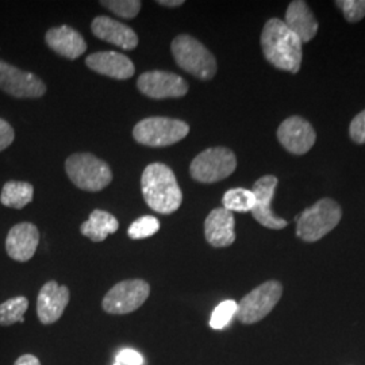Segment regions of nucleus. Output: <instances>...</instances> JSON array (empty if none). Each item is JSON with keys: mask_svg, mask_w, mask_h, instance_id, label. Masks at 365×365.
I'll return each instance as SVG.
<instances>
[{"mask_svg": "<svg viewBox=\"0 0 365 365\" xmlns=\"http://www.w3.org/2000/svg\"><path fill=\"white\" fill-rule=\"evenodd\" d=\"M261 46L265 58L277 69L297 73L302 66V41L284 24L272 18L262 29Z\"/></svg>", "mask_w": 365, "mask_h": 365, "instance_id": "f257e3e1", "label": "nucleus"}, {"mask_svg": "<svg viewBox=\"0 0 365 365\" xmlns=\"http://www.w3.org/2000/svg\"><path fill=\"white\" fill-rule=\"evenodd\" d=\"M141 187L146 205L160 214H172L182 206V194L173 170L161 163L144 170Z\"/></svg>", "mask_w": 365, "mask_h": 365, "instance_id": "f03ea898", "label": "nucleus"}, {"mask_svg": "<svg viewBox=\"0 0 365 365\" xmlns=\"http://www.w3.org/2000/svg\"><path fill=\"white\" fill-rule=\"evenodd\" d=\"M176 64L200 80H211L217 73V60L197 39L182 34L170 45Z\"/></svg>", "mask_w": 365, "mask_h": 365, "instance_id": "7ed1b4c3", "label": "nucleus"}, {"mask_svg": "<svg viewBox=\"0 0 365 365\" xmlns=\"http://www.w3.org/2000/svg\"><path fill=\"white\" fill-rule=\"evenodd\" d=\"M342 211L333 199H321L297 217V235L306 242H315L330 233L341 221Z\"/></svg>", "mask_w": 365, "mask_h": 365, "instance_id": "20e7f679", "label": "nucleus"}, {"mask_svg": "<svg viewBox=\"0 0 365 365\" xmlns=\"http://www.w3.org/2000/svg\"><path fill=\"white\" fill-rule=\"evenodd\" d=\"M68 178L80 190L98 192L113 180V172L103 160L91 153H75L66 161Z\"/></svg>", "mask_w": 365, "mask_h": 365, "instance_id": "39448f33", "label": "nucleus"}, {"mask_svg": "<svg viewBox=\"0 0 365 365\" xmlns=\"http://www.w3.org/2000/svg\"><path fill=\"white\" fill-rule=\"evenodd\" d=\"M190 126L180 119L165 117L145 118L133 129V137L138 144L163 148L184 140Z\"/></svg>", "mask_w": 365, "mask_h": 365, "instance_id": "423d86ee", "label": "nucleus"}, {"mask_svg": "<svg viewBox=\"0 0 365 365\" xmlns=\"http://www.w3.org/2000/svg\"><path fill=\"white\" fill-rule=\"evenodd\" d=\"M237 168L235 155L227 148H210L192 160L190 172L199 182H221L229 178Z\"/></svg>", "mask_w": 365, "mask_h": 365, "instance_id": "0eeeda50", "label": "nucleus"}, {"mask_svg": "<svg viewBox=\"0 0 365 365\" xmlns=\"http://www.w3.org/2000/svg\"><path fill=\"white\" fill-rule=\"evenodd\" d=\"M282 294L283 287L279 282H265L240 300L235 317L241 324H256L274 310V306L282 298Z\"/></svg>", "mask_w": 365, "mask_h": 365, "instance_id": "6e6552de", "label": "nucleus"}, {"mask_svg": "<svg viewBox=\"0 0 365 365\" xmlns=\"http://www.w3.org/2000/svg\"><path fill=\"white\" fill-rule=\"evenodd\" d=\"M150 295V286L143 279L123 280L111 288L102 300L106 313L114 315L133 313L144 304Z\"/></svg>", "mask_w": 365, "mask_h": 365, "instance_id": "1a4fd4ad", "label": "nucleus"}, {"mask_svg": "<svg viewBox=\"0 0 365 365\" xmlns=\"http://www.w3.org/2000/svg\"><path fill=\"white\" fill-rule=\"evenodd\" d=\"M0 90L18 99H37L45 95V83L31 72L0 60Z\"/></svg>", "mask_w": 365, "mask_h": 365, "instance_id": "9d476101", "label": "nucleus"}, {"mask_svg": "<svg viewBox=\"0 0 365 365\" xmlns=\"http://www.w3.org/2000/svg\"><path fill=\"white\" fill-rule=\"evenodd\" d=\"M137 87L152 99L182 98L188 92V83L185 78L165 71L145 72L137 80Z\"/></svg>", "mask_w": 365, "mask_h": 365, "instance_id": "9b49d317", "label": "nucleus"}, {"mask_svg": "<svg viewBox=\"0 0 365 365\" xmlns=\"http://www.w3.org/2000/svg\"><path fill=\"white\" fill-rule=\"evenodd\" d=\"M277 185V179L272 175L262 176L257 182H255L252 192L255 194V207L250 211L253 218L268 229H284L288 222L283 218H279L274 214L271 209L272 199H274V190Z\"/></svg>", "mask_w": 365, "mask_h": 365, "instance_id": "f8f14e48", "label": "nucleus"}, {"mask_svg": "<svg viewBox=\"0 0 365 365\" xmlns=\"http://www.w3.org/2000/svg\"><path fill=\"white\" fill-rule=\"evenodd\" d=\"M277 140L292 155L307 153L317 140L313 126L302 117H289L279 126Z\"/></svg>", "mask_w": 365, "mask_h": 365, "instance_id": "ddd939ff", "label": "nucleus"}, {"mask_svg": "<svg viewBox=\"0 0 365 365\" xmlns=\"http://www.w3.org/2000/svg\"><path fill=\"white\" fill-rule=\"evenodd\" d=\"M69 299L71 294L66 286H60L54 280L43 284L37 298V315L41 324L52 325L57 322L63 317Z\"/></svg>", "mask_w": 365, "mask_h": 365, "instance_id": "4468645a", "label": "nucleus"}, {"mask_svg": "<svg viewBox=\"0 0 365 365\" xmlns=\"http://www.w3.org/2000/svg\"><path fill=\"white\" fill-rule=\"evenodd\" d=\"M38 227L30 222L15 225L6 238L7 255L15 261L31 260L38 248Z\"/></svg>", "mask_w": 365, "mask_h": 365, "instance_id": "2eb2a0df", "label": "nucleus"}, {"mask_svg": "<svg viewBox=\"0 0 365 365\" xmlns=\"http://www.w3.org/2000/svg\"><path fill=\"white\" fill-rule=\"evenodd\" d=\"M91 30L98 38L125 51H133L138 45V36L135 31L110 16H96L92 21Z\"/></svg>", "mask_w": 365, "mask_h": 365, "instance_id": "dca6fc26", "label": "nucleus"}, {"mask_svg": "<svg viewBox=\"0 0 365 365\" xmlns=\"http://www.w3.org/2000/svg\"><path fill=\"white\" fill-rule=\"evenodd\" d=\"M235 215L226 209H214L205 222V235L211 247L226 248L235 241Z\"/></svg>", "mask_w": 365, "mask_h": 365, "instance_id": "f3484780", "label": "nucleus"}, {"mask_svg": "<svg viewBox=\"0 0 365 365\" xmlns=\"http://www.w3.org/2000/svg\"><path fill=\"white\" fill-rule=\"evenodd\" d=\"M86 64L96 73L117 80L130 78L135 72L130 58L118 52L93 53L87 57Z\"/></svg>", "mask_w": 365, "mask_h": 365, "instance_id": "a211bd4d", "label": "nucleus"}, {"mask_svg": "<svg viewBox=\"0 0 365 365\" xmlns=\"http://www.w3.org/2000/svg\"><path fill=\"white\" fill-rule=\"evenodd\" d=\"M45 41L53 52L68 60H76L87 49V43L81 34L66 25L51 29L45 36Z\"/></svg>", "mask_w": 365, "mask_h": 365, "instance_id": "6ab92c4d", "label": "nucleus"}, {"mask_svg": "<svg viewBox=\"0 0 365 365\" xmlns=\"http://www.w3.org/2000/svg\"><path fill=\"white\" fill-rule=\"evenodd\" d=\"M284 24L303 42H309L318 31V22L306 1L295 0L289 3Z\"/></svg>", "mask_w": 365, "mask_h": 365, "instance_id": "aec40b11", "label": "nucleus"}, {"mask_svg": "<svg viewBox=\"0 0 365 365\" xmlns=\"http://www.w3.org/2000/svg\"><path fill=\"white\" fill-rule=\"evenodd\" d=\"M119 229V222L114 215L103 210H93L88 218L80 227L81 235L93 242L105 241L108 235H114Z\"/></svg>", "mask_w": 365, "mask_h": 365, "instance_id": "412c9836", "label": "nucleus"}, {"mask_svg": "<svg viewBox=\"0 0 365 365\" xmlns=\"http://www.w3.org/2000/svg\"><path fill=\"white\" fill-rule=\"evenodd\" d=\"M34 188L30 182H7L3 185L0 202L3 206L10 209L21 210L26 207L33 200Z\"/></svg>", "mask_w": 365, "mask_h": 365, "instance_id": "4be33fe9", "label": "nucleus"}, {"mask_svg": "<svg viewBox=\"0 0 365 365\" xmlns=\"http://www.w3.org/2000/svg\"><path fill=\"white\" fill-rule=\"evenodd\" d=\"M29 309V300L25 297H15L0 304V327H11L19 322L24 324V315Z\"/></svg>", "mask_w": 365, "mask_h": 365, "instance_id": "5701e85b", "label": "nucleus"}, {"mask_svg": "<svg viewBox=\"0 0 365 365\" xmlns=\"http://www.w3.org/2000/svg\"><path fill=\"white\" fill-rule=\"evenodd\" d=\"M256 199L252 190L245 188H232L229 190L222 199L223 209L230 212H250L255 207Z\"/></svg>", "mask_w": 365, "mask_h": 365, "instance_id": "b1692460", "label": "nucleus"}, {"mask_svg": "<svg viewBox=\"0 0 365 365\" xmlns=\"http://www.w3.org/2000/svg\"><path fill=\"white\" fill-rule=\"evenodd\" d=\"M238 303L235 300L227 299L221 302L211 314L210 327L214 330H222L230 324V321L237 315Z\"/></svg>", "mask_w": 365, "mask_h": 365, "instance_id": "393cba45", "label": "nucleus"}, {"mask_svg": "<svg viewBox=\"0 0 365 365\" xmlns=\"http://www.w3.org/2000/svg\"><path fill=\"white\" fill-rule=\"evenodd\" d=\"M158 230H160V221L156 217L145 215L131 223L128 235L131 240H144L156 235Z\"/></svg>", "mask_w": 365, "mask_h": 365, "instance_id": "a878e982", "label": "nucleus"}, {"mask_svg": "<svg viewBox=\"0 0 365 365\" xmlns=\"http://www.w3.org/2000/svg\"><path fill=\"white\" fill-rule=\"evenodd\" d=\"M101 4L111 13L125 19H133L137 16L143 6L140 0H105L101 1Z\"/></svg>", "mask_w": 365, "mask_h": 365, "instance_id": "bb28decb", "label": "nucleus"}, {"mask_svg": "<svg viewBox=\"0 0 365 365\" xmlns=\"http://www.w3.org/2000/svg\"><path fill=\"white\" fill-rule=\"evenodd\" d=\"M336 4L349 22H359L365 16V0H339Z\"/></svg>", "mask_w": 365, "mask_h": 365, "instance_id": "cd10ccee", "label": "nucleus"}, {"mask_svg": "<svg viewBox=\"0 0 365 365\" xmlns=\"http://www.w3.org/2000/svg\"><path fill=\"white\" fill-rule=\"evenodd\" d=\"M349 134L356 144H365V110L353 119Z\"/></svg>", "mask_w": 365, "mask_h": 365, "instance_id": "c85d7f7f", "label": "nucleus"}, {"mask_svg": "<svg viewBox=\"0 0 365 365\" xmlns=\"http://www.w3.org/2000/svg\"><path fill=\"white\" fill-rule=\"evenodd\" d=\"M117 364L120 365H144V357L141 353L134 349H122L117 354Z\"/></svg>", "mask_w": 365, "mask_h": 365, "instance_id": "c756f323", "label": "nucleus"}, {"mask_svg": "<svg viewBox=\"0 0 365 365\" xmlns=\"http://www.w3.org/2000/svg\"><path fill=\"white\" fill-rule=\"evenodd\" d=\"M14 138H15V131L11 128V125L7 120L0 118V152L13 144Z\"/></svg>", "mask_w": 365, "mask_h": 365, "instance_id": "7c9ffc66", "label": "nucleus"}, {"mask_svg": "<svg viewBox=\"0 0 365 365\" xmlns=\"http://www.w3.org/2000/svg\"><path fill=\"white\" fill-rule=\"evenodd\" d=\"M14 365H41V363H39L38 357H36L33 354H24L14 363Z\"/></svg>", "mask_w": 365, "mask_h": 365, "instance_id": "2f4dec72", "label": "nucleus"}, {"mask_svg": "<svg viewBox=\"0 0 365 365\" xmlns=\"http://www.w3.org/2000/svg\"><path fill=\"white\" fill-rule=\"evenodd\" d=\"M158 4L165 6V7H179L184 4V1L182 0H160Z\"/></svg>", "mask_w": 365, "mask_h": 365, "instance_id": "473e14b6", "label": "nucleus"}, {"mask_svg": "<svg viewBox=\"0 0 365 365\" xmlns=\"http://www.w3.org/2000/svg\"><path fill=\"white\" fill-rule=\"evenodd\" d=\"M114 365H120V364H117V363H115V364H114Z\"/></svg>", "mask_w": 365, "mask_h": 365, "instance_id": "72a5a7b5", "label": "nucleus"}]
</instances>
